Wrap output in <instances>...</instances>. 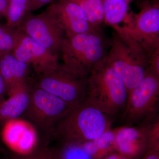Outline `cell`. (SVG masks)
Masks as SVG:
<instances>
[{
	"label": "cell",
	"mask_w": 159,
	"mask_h": 159,
	"mask_svg": "<svg viewBox=\"0 0 159 159\" xmlns=\"http://www.w3.org/2000/svg\"><path fill=\"white\" fill-rule=\"evenodd\" d=\"M11 53L21 61L34 69L37 75L48 73L59 64V56L23 33L18 45Z\"/></svg>",
	"instance_id": "30bf717a"
},
{
	"label": "cell",
	"mask_w": 159,
	"mask_h": 159,
	"mask_svg": "<svg viewBox=\"0 0 159 159\" xmlns=\"http://www.w3.org/2000/svg\"><path fill=\"white\" fill-rule=\"evenodd\" d=\"M79 6L85 13L89 22L94 29L100 30L93 11L95 0H68Z\"/></svg>",
	"instance_id": "d6986e66"
},
{
	"label": "cell",
	"mask_w": 159,
	"mask_h": 159,
	"mask_svg": "<svg viewBox=\"0 0 159 159\" xmlns=\"http://www.w3.org/2000/svg\"><path fill=\"white\" fill-rule=\"evenodd\" d=\"M133 25L115 29L116 33L140 47L149 58L159 52V3L143 2L138 14H134Z\"/></svg>",
	"instance_id": "5b68a950"
},
{
	"label": "cell",
	"mask_w": 159,
	"mask_h": 159,
	"mask_svg": "<svg viewBox=\"0 0 159 159\" xmlns=\"http://www.w3.org/2000/svg\"><path fill=\"white\" fill-rule=\"evenodd\" d=\"M111 118L84 101L73 107L57 122L54 132L68 146L78 145L111 129Z\"/></svg>",
	"instance_id": "7a4b0ae2"
},
{
	"label": "cell",
	"mask_w": 159,
	"mask_h": 159,
	"mask_svg": "<svg viewBox=\"0 0 159 159\" xmlns=\"http://www.w3.org/2000/svg\"><path fill=\"white\" fill-rule=\"evenodd\" d=\"M101 31L66 36L61 55L67 69L87 78L91 70L107 55V45Z\"/></svg>",
	"instance_id": "3957f363"
},
{
	"label": "cell",
	"mask_w": 159,
	"mask_h": 159,
	"mask_svg": "<svg viewBox=\"0 0 159 159\" xmlns=\"http://www.w3.org/2000/svg\"><path fill=\"white\" fill-rule=\"evenodd\" d=\"M4 124L2 131L3 141L17 155L29 154L37 148L36 133L29 122L17 119Z\"/></svg>",
	"instance_id": "7c38bea8"
},
{
	"label": "cell",
	"mask_w": 159,
	"mask_h": 159,
	"mask_svg": "<svg viewBox=\"0 0 159 159\" xmlns=\"http://www.w3.org/2000/svg\"><path fill=\"white\" fill-rule=\"evenodd\" d=\"M6 95V93L5 83L0 73V104L5 100Z\"/></svg>",
	"instance_id": "cb8c5ba5"
},
{
	"label": "cell",
	"mask_w": 159,
	"mask_h": 159,
	"mask_svg": "<svg viewBox=\"0 0 159 159\" xmlns=\"http://www.w3.org/2000/svg\"><path fill=\"white\" fill-rule=\"evenodd\" d=\"M8 6L6 17V25L13 28H17L30 13L29 0H8Z\"/></svg>",
	"instance_id": "e0dca14e"
},
{
	"label": "cell",
	"mask_w": 159,
	"mask_h": 159,
	"mask_svg": "<svg viewBox=\"0 0 159 159\" xmlns=\"http://www.w3.org/2000/svg\"><path fill=\"white\" fill-rule=\"evenodd\" d=\"M105 58L89 74L84 101L111 118L124 110L128 94L122 79Z\"/></svg>",
	"instance_id": "6da1fadb"
},
{
	"label": "cell",
	"mask_w": 159,
	"mask_h": 159,
	"mask_svg": "<svg viewBox=\"0 0 159 159\" xmlns=\"http://www.w3.org/2000/svg\"></svg>",
	"instance_id": "f1b7e54d"
},
{
	"label": "cell",
	"mask_w": 159,
	"mask_h": 159,
	"mask_svg": "<svg viewBox=\"0 0 159 159\" xmlns=\"http://www.w3.org/2000/svg\"><path fill=\"white\" fill-rule=\"evenodd\" d=\"M8 6V0H0V17H6Z\"/></svg>",
	"instance_id": "d4e9b609"
},
{
	"label": "cell",
	"mask_w": 159,
	"mask_h": 159,
	"mask_svg": "<svg viewBox=\"0 0 159 159\" xmlns=\"http://www.w3.org/2000/svg\"><path fill=\"white\" fill-rule=\"evenodd\" d=\"M106 24L114 29H129L133 25L134 14L129 12V4L123 0H102Z\"/></svg>",
	"instance_id": "2e32d148"
},
{
	"label": "cell",
	"mask_w": 159,
	"mask_h": 159,
	"mask_svg": "<svg viewBox=\"0 0 159 159\" xmlns=\"http://www.w3.org/2000/svg\"><path fill=\"white\" fill-rule=\"evenodd\" d=\"M93 141L97 145L98 150L108 148L111 144L115 143V134L114 130L109 129Z\"/></svg>",
	"instance_id": "44dd1931"
},
{
	"label": "cell",
	"mask_w": 159,
	"mask_h": 159,
	"mask_svg": "<svg viewBox=\"0 0 159 159\" xmlns=\"http://www.w3.org/2000/svg\"><path fill=\"white\" fill-rule=\"evenodd\" d=\"M33 85L59 97L74 107L84 101L87 78L74 74L59 64L52 70L37 75Z\"/></svg>",
	"instance_id": "52a82bcc"
},
{
	"label": "cell",
	"mask_w": 159,
	"mask_h": 159,
	"mask_svg": "<svg viewBox=\"0 0 159 159\" xmlns=\"http://www.w3.org/2000/svg\"><path fill=\"white\" fill-rule=\"evenodd\" d=\"M73 107L59 97L32 85L29 104L24 115L40 129L54 132L57 122Z\"/></svg>",
	"instance_id": "ba28073f"
},
{
	"label": "cell",
	"mask_w": 159,
	"mask_h": 159,
	"mask_svg": "<svg viewBox=\"0 0 159 159\" xmlns=\"http://www.w3.org/2000/svg\"><path fill=\"white\" fill-rule=\"evenodd\" d=\"M47 10L62 27L66 36L100 30L92 26L79 6L68 0H59L48 7Z\"/></svg>",
	"instance_id": "8fae6325"
},
{
	"label": "cell",
	"mask_w": 159,
	"mask_h": 159,
	"mask_svg": "<svg viewBox=\"0 0 159 159\" xmlns=\"http://www.w3.org/2000/svg\"><path fill=\"white\" fill-rule=\"evenodd\" d=\"M53 150L47 147L36 148L31 153L25 155H17L14 159H56Z\"/></svg>",
	"instance_id": "ffe728a7"
},
{
	"label": "cell",
	"mask_w": 159,
	"mask_h": 159,
	"mask_svg": "<svg viewBox=\"0 0 159 159\" xmlns=\"http://www.w3.org/2000/svg\"><path fill=\"white\" fill-rule=\"evenodd\" d=\"M140 1H143V0H140Z\"/></svg>",
	"instance_id": "83f0119b"
},
{
	"label": "cell",
	"mask_w": 159,
	"mask_h": 159,
	"mask_svg": "<svg viewBox=\"0 0 159 159\" xmlns=\"http://www.w3.org/2000/svg\"><path fill=\"white\" fill-rule=\"evenodd\" d=\"M17 28L51 53L58 56L60 54L65 33L47 10L39 14L29 13Z\"/></svg>",
	"instance_id": "9c48e42d"
},
{
	"label": "cell",
	"mask_w": 159,
	"mask_h": 159,
	"mask_svg": "<svg viewBox=\"0 0 159 159\" xmlns=\"http://www.w3.org/2000/svg\"><path fill=\"white\" fill-rule=\"evenodd\" d=\"M23 35L22 32L17 28L0 24V57L12 52Z\"/></svg>",
	"instance_id": "ac0fdd59"
},
{
	"label": "cell",
	"mask_w": 159,
	"mask_h": 159,
	"mask_svg": "<svg viewBox=\"0 0 159 159\" xmlns=\"http://www.w3.org/2000/svg\"><path fill=\"white\" fill-rule=\"evenodd\" d=\"M150 120L144 121L137 126L125 125L114 130L115 144L122 153L134 154L142 145L148 143V125Z\"/></svg>",
	"instance_id": "5bb4252c"
},
{
	"label": "cell",
	"mask_w": 159,
	"mask_h": 159,
	"mask_svg": "<svg viewBox=\"0 0 159 159\" xmlns=\"http://www.w3.org/2000/svg\"><path fill=\"white\" fill-rule=\"evenodd\" d=\"M159 76L148 70L142 82L127 96L122 113L126 125L139 124L153 119L157 114Z\"/></svg>",
	"instance_id": "8992f818"
},
{
	"label": "cell",
	"mask_w": 159,
	"mask_h": 159,
	"mask_svg": "<svg viewBox=\"0 0 159 159\" xmlns=\"http://www.w3.org/2000/svg\"><path fill=\"white\" fill-rule=\"evenodd\" d=\"M31 68L11 52L0 57V73L5 83L6 95H9L20 86L29 83Z\"/></svg>",
	"instance_id": "4fadbf2b"
},
{
	"label": "cell",
	"mask_w": 159,
	"mask_h": 159,
	"mask_svg": "<svg viewBox=\"0 0 159 159\" xmlns=\"http://www.w3.org/2000/svg\"><path fill=\"white\" fill-rule=\"evenodd\" d=\"M109 45L106 60L122 79L128 94L142 82L148 72L149 57L139 46L116 33Z\"/></svg>",
	"instance_id": "277c9868"
},
{
	"label": "cell",
	"mask_w": 159,
	"mask_h": 159,
	"mask_svg": "<svg viewBox=\"0 0 159 159\" xmlns=\"http://www.w3.org/2000/svg\"><path fill=\"white\" fill-rule=\"evenodd\" d=\"M53 0H29L30 1V13L34 11L51 3Z\"/></svg>",
	"instance_id": "603a6c76"
},
{
	"label": "cell",
	"mask_w": 159,
	"mask_h": 159,
	"mask_svg": "<svg viewBox=\"0 0 159 159\" xmlns=\"http://www.w3.org/2000/svg\"><path fill=\"white\" fill-rule=\"evenodd\" d=\"M29 83L20 86L0 104V123L18 119L25 113L30 99Z\"/></svg>",
	"instance_id": "9a60e30c"
},
{
	"label": "cell",
	"mask_w": 159,
	"mask_h": 159,
	"mask_svg": "<svg viewBox=\"0 0 159 159\" xmlns=\"http://www.w3.org/2000/svg\"><path fill=\"white\" fill-rule=\"evenodd\" d=\"M119 157L117 156L116 155H112L110 156L109 157H107L106 159H121Z\"/></svg>",
	"instance_id": "4316f807"
},
{
	"label": "cell",
	"mask_w": 159,
	"mask_h": 159,
	"mask_svg": "<svg viewBox=\"0 0 159 159\" xmlns=\"http://www.w3.org/2000/svg\"><path fill=\"white\" fill-rule=\"evenodd\" d=\"M145 159H159V157L156 155L151 154L147 157Z\"/></svg>",
	"instance_id": "484cf974"
},
{
	"label": "cell",
	"mask_w": 159,
	"mask_h": 159,
	"mask_svg": "<svg viewBox=\"0 0 159 159\" xmlns=\"http://www.w3.org/2000/svg\"><path fill=\"white\" fill-rule=\"evenodd\" d=\"M82 148L89 156L94 155L98 151L97 145L93 140L84 143Z\"/></svg>",
	"instance_id": "7402d4cb"
}]
</instances>
